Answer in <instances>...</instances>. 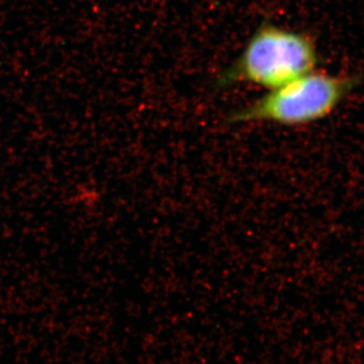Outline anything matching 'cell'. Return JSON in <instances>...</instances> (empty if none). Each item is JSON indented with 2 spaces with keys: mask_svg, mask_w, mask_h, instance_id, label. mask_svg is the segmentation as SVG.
Returning a JSON list of instances; mask_svg holds the SVG:
<instances>
[{
  "mask_svg": "<svg viewBox=\"0 0 364 364\" xmlns=\"http://www.w3.org/2000/svg\"><path fill=\"white\" fill-rule=\"evenodd\" d=\"M315 43L304 33L262 23L240 56L215 80L217 88L252 85L274 90L314 71Z\"/></svg>",
  "mask_w": 364,
  "mask_h": 364,
  "instance_id": "obj_1",
  "label": "cell"
},
{
  "mask_svg": "<svg viewBox=\"0 0 364 364\" xmlns=\"http://www.w3.org/2000/svg\"><path fill=\"white\" fill-rule=\"evenodd\" d=\"M347 79L311 71L229 114L228 124L306 126L332 114L348 91Z\"/></svg>",
  "mask_w": 364,
  "mask_h": 364,
  "instance_id": "obj_2",
  "label": "cell"
}]
</instances>
